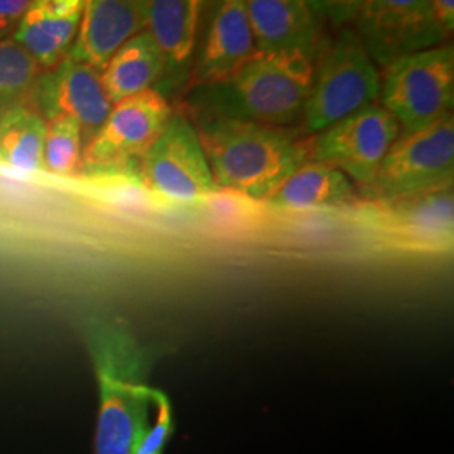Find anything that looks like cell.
Wrapping results in <instances>:
<instances>
[{"label": "cell", "instance_id": "obj_1", "mask_svg": "<svg viewBox=\"0 0 454 454\" xmlns=\"http://www.w3.org/2000/svg\"><path fill=\"white\" fill-rule=\"evenodd\" d=\"M315 61L305 51H254L224 78L191 86L187 116L290 129L303 120Z\"/></svg>", "mask_w": 454, "mask_h": 454}, {"label": "cell", "instance_id": "obj_2", "mask_svg": "<svg viewBox=\"0 0 454 454\" xmlns=\"http://www.w3.org/2000/svg\"><path fill=\"white\" fill-rule=\"evenodd\" d=\"M217 189L268 200L303 163L313 160V138L285 127L226 118H189Z\"/></svg>", "mask_w": 454, "mask_h": 454}, {"label": "cell", "instance_id": "obj_3", "mask_svg": "<svg viewBox=\"0 0 454 454\" xmlns=\"http://www.w3.org/2000/svg\"><path fill=\"white\" fill-rule=\"evenodd\" d=\"M99 389L97 454H137L148 431L153 389L144 382L145 350L120 320H98L88 330Z\"/></svg>", "mask_w": 454, "mask_h": 454}, {"label": "cell", "instance_id": "obj_4", "mask_svg": "<svg viewBox=\"0 0 454 454\" xmlns=\"http://www.w3.org/2000/svg\"><path fill=\"white\" fill-rule=\"evenodd\" d=\"M380 73L356 31H343L324 44L303 112L305 130L320 133L380 98Z\"/></svg>", "mask_w": 454, "mask_h": 454}, {"label": "cell", "instance_id": "obj_5", "mask_svg": "<svg viewBox=\"0 0 454 454\" xmlns=\"http://www.w3.org/2000/svg\"><path fill=\"white\" fill-rule=\"evenodd\" d=\"M358 223L377 243L416 253H448L453 249V185L390 199L362 200Z\"/></svg>", "mask_w": 454, "mask_h": 454}, {"label": "cell", "instance_id": "obj_6", "mask_svg": "<svg viewBox=\"0 0 454 454\" xmlns=\"http://www.w3.org/2000/svg\"><path fill=\"white\" fill-rule=\"evenodd\" d=\"M379 99L397 120L401 135L422 130L441 116L451 114L453 46L441 44L392 61L386 66Z\"/></svg>", "mask_w": 454, "mask_h": 454}, {"label": "cell", "instance_id": "obj_7", "mask_svg": "<svg viewBox=\"0 0 454 454\" xmlns=\"http://www.w3.org/2000/svg\"><path fill=\"white\" fill-rule=\"evenodd\" d=\"M454 120L446 114L422 130L401 135L386 153L362 200L418 194L453 185Z\"/></svg>", "mask_w": 454, "mask_h": 454}, {"label": "cell", "instance_id": "obj_8", "mask_svg": "<svg viewBox=\"0 0 454 454\" xmlns=\"http://www.w3.org/2000/svg\"><path fill=\"white\" fill-rule=\"evenodd\" d=\"M174 114L168 98L155 88L114 103L112 112L82 153V168L91 176L123 172L142 160Z\"/></svg>", "mask_w": 454, "mask_h": 454}, {"label": "cell", "instance_id": "obj_9", "mask_svg": "<svg viewBox=\"0 0 454 454\" xmlns=\"http://www.w3.org/2000/svg\"><path fill=\"white\" fill-rule=\"evenodd\" d=\"M140 172L150 191L174 204H194L219 191L194 123L185 114H172L142 157Z\"/></svg>", "mask_w": 454, "mask_h": 454}, {"label": "cell", "instance_id": "obj_10", "mask_svg": "<svg viewBox=\"0 0 454 454\" xmlns=\"http://www.w3.org/2000/svg\"><path fill=\"white\" fill-rule=\"evenodd\" d=\"M399 137L397 120L382 105L373 103L320 131L313 138V160L340 170L362 197Z\"/></svg>", "mask_w": 454, "mask_h": 454}, {"label": "cell", "instance_id": "obj_11", "mask_svg": "<svg viewBox=\"0 0 454 454\" xmlns=\"http://www.w3.org/2000/svg\"><path fill=\"white\" fill-rule=\"evenodd\" d=\"M354 22L373 63L384 67L448 39L429 0H364Z\"/></svg>", "mask_w": 454, "mask_h": 454}, {"label": "cell", "instance_id": "obj_12", "mask_svg": "<svg viewBox=\"0 0 454 454\" xmlns=\"http://www.w3.org/2000/svg\"><path fill=\"white\" fill-rule=\"evenodd\" d=\"M146 31L160 49L163 97L182 91L192 76L199 34L211 0H145Z\"/></svg>", "mask_w": 454, "mask_h": 454}, {"label": "cell", "instance_id": "obj_13", "mask_svg": "<svg viewBox=\"0 0 454 454\" xmlns=\"http://www.w3.org/2000/svg\"><path fill=\"white\" fill-rule=\"evenodd\" d=\"M33 97L44 116H69L82 125L88 140L105 123L114 108L106 95L101 71L66 56L59 65L41 74Z\"/></svg>", "mask_w": 454, "mask_h": 454}, {"label": "cell", "instance_id": "obj_14", "mask_svg": "<svg viewBox=\"0 0 454 454\" xmlns=\"http://www.w3.org/2000/svg\"><path fill=\"white\" fill-rule=\"evenodd\" d=\"M256 51L246 0H211L207 26L195 52L194 84L217 82Z\"/></svg>", "mask_w": 454, "mask_h": 454}, {"label": "cell", "instance_id": "obj_15", "mask_svg": "<svg viewBox=\"0 0 454 454\" xmlns=\"http://www.w3.org/2000/svg\"><path fill=\"white\" fill-rule=\"evenodd\" d=\"M145 29V0H84L82 22L67 56L103 71L118 49Z\"/></svg>", "mask_w": 454, "mask_h": 454}, {"label": "cell", "instance_id": "obj_16", "mask_svg": "<svg viewBox=\"0 0 454 454\" xmlns=\"http://www.w3.org/2000/svg\"><path fill=\"white\" fill-rule=\"evenodd\" d=\"M256 51H305L318 56L322 20L309 0H246Z\"/></svg>", "mask_w": 454, "mask_h": 454}, {"label": "cell", "instance_id": "obj_17", "mask_svg": "<svg viewBox=\"0 0 454 454\" xmlns=\"http://www.w3.org/2000/svg\"><path fill=\"white\" fill-rule=\"evenodd\" d=\"M82 7L84 0H31L12 39L37 65L51 69L73 48Z\"/></svg>", "mask_w": 454, "mask_h": 454}, {"label": "cell", "instance_id": "obj_18", "mask_svg": "<svg viewBox=\"0 0 454 454\" xmlns=\"http://www.w3.org/2000/svg\"><path fill=\"white\" fill-rule=\"evenodd\" d=\"M266 202L279 211H340L356 209L362 197L340 170L309 160L296 168Z\"/></svg>", "mask_w": 454, "mask_h": 454}, {"label": "cell", "instance_id": "obj_19", "mask_svg": "<svg viewBox=\"0 0 454 454\" xmlns=\"http://www.w3.org/2000/svg\"><path fill=\"white\" fill-rule=\"evenodd\" d=\"M163 58L152 34L142 31L118 49L101 71V82L112 103L159 88Z\"/></svg>", "mask_w": 454, "mask_h": 454}, {"label": "cell", "instance_id": "obj_20", "mask_svg": "<svg viewBox=\"0 0 454 454\" xmlns=\"http://www.w3.org/2000/svg\"><path fill=\"white\" fill-rule=\"evenodd\" d=\"M48 120L33 110L16 106L0 116V163L19 170L44 168Z\"/></svg>", "mask_w": 454, "mask_h": 454}, {"label": "cell", "instance_id": "obj_21", "mask_svg": "<svg viewBox=\"0 0 454 454\" xmlns=\"http://www.w3.org/2000/svg\"><path fill=\"white\" fill-rule=\"evenodd\" d=\"M41 66L14 39L0 41V110L20 106L31 97L41 76Z\"/></svg>", "mask_w": 454, "mask_h": 454}, {"label": "cell", "instance_id": "obj_22", "mask_svg": "<svg viewBox=\"0 0 454 454\" xmlns=\"http://www.w3.org/2000/svg\"><path fill=\"white\" fill-rule=\"evenodd\" d=\"M82 125L69 116L48 120L44 167L58 176H74L82 168Z\"/></svg>", "mask_w": 454, "mask_h": 454}, {"label": "cell", "instance_id": "obj_23", "mask_svg": "<svg viewBox=\"0 0 454 454\" xmlns=\"http://www.w3.org/2000/svg\"><path fill=\"white\" fill-rule=\"evenodd\" d=\"M153 404L157 406V421L152 427H148L137 454H162L163 446L172 434V407L162 390L153 389Z\"/></svg>", "mask_w": 454, "mask_h": 454}, {"label": "cell", "instance_id": "obj_24", "mask_svg": "<svg viewBox=\"0 0 454 454\" xmlns=\"http://www.w3.org/2000/svg\"><path fill=\"white\" fill-rule=\"evenodd\" d=\"M364 0H309L311 11L333 26L354 22Z\"/></svg>", "mask_w": 454, "mask_h": 454}, {"label": "cell", "instance_id": "obj_25", "mask_svg": "<svg viewBox=\"0 0 454 454\" xmlns=\"http://www.w3.org/2000/svg\"><path fill=\"white\" fill-rule=\"evenodd\" d=\"M31 0H0V41L16 33Z\"/></svg>", "mask_w": 454, "mask_h": 454}, {"label": "cell", "instance_id": "obj_26", "mask_svg": "<svg viewBox=\"0 0 454 454\" xmlns=\"http://www.w3.org/2000/svg\"><path fill=\"white\" fill-rule=\"evenodd\" d=\"M433 5V11L438 17L439 24L448 34L454 29V0H429Z\"/></svg>", "mask_w": 454, "mask_h": 454}]
</instances>
